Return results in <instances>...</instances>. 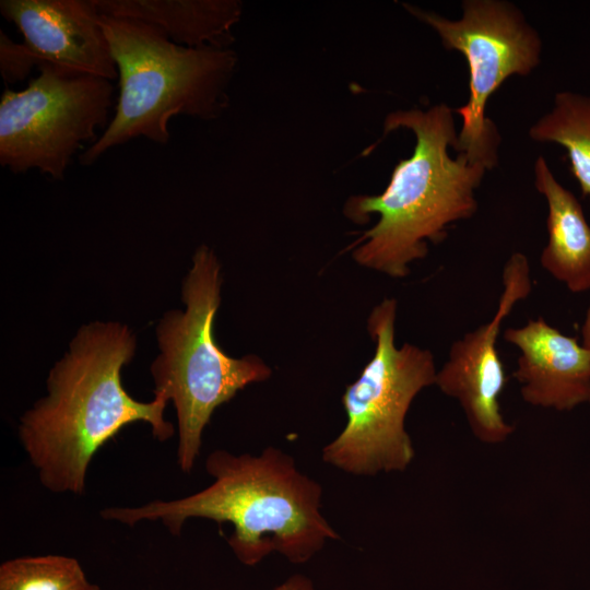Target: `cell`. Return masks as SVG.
<instances>
[{
    "instance_id": "52a82bcc",
    "label": "cell",
    "mask_w": 590,
    "mask_h": 590,
    "mask_svg": "<svg viewBox=\"0 0 590 590\" xmlns=\"http://www.w3.org/2000/svg\"><path fill=\"white\" fill-rule=\"evenodd\" d=\"M430 26L445 49L462 54L469 68V99L453 108L462 118L453 150L492 170L498 164L500 134L485 109L489 97L510 76L529 75L541 62L542 39L523 12L506 0H463L462 16L450 20L404 3Z\"/></svg>"
},
{
    "instance_id": "5bb4252c",
    "label": "cell",
    "mask_w": 590,
    "mask_h": 590,
    "mask_svg": "<svg viewBox=\"0 0 590 590\" xmlns=\"http://www.w3.org/2000/svg\"><path fill=\"white\" fill-rule=\"evenodd\" d=\"M538 142L556 143L566 149L569 169L582 197H590V96L560 91L554 96L551 111L529 129Z\"/></svg>"
},
{
    "instance_id": "8992f818",
    "label": "cell",
    "mask_w": 590,
    "mask_h": 590,
    "mask_svg": "<svg viewBox=\"0 0 590 590\" xmlns=\"http://www.w3.org/2000/svg\"><path fill=\"white\" fill-rule=\"evenodd\" d=\"M397 300L385 298L371 310L367 328L375 353L342 396L346 424L322 449V460L358 476L403 472L415 450L405 417L415 397L435 385L436 365L427 349L397 347Z\"/></svg>"
},
{
    "instance_id": "7c38bea8",
    "label": "cell",
    "mask_w": 590,
    "mask_h": 590,
    "mask_svg": "<svg viewBox=\"0 0 590 590\" xmlns=\"http://www.w3.org/2000/svg\"><path fill=\"white\" fill-rule=\"evenodd\" d=\"M98 13L145 23L177 45L227 47L241 15L235 0H93Z\"/></svg>"
},
{
    "instance_id": "9a60e30c",
    "label": "cell",
    "mask_w": 590,
    "mask_h": 590,
    "mask_svg": "<svg viewBox=\"0 0 590 590\" xmlns=\"http://www.w3.org/2000/svg\"><path fill=\"white\" fill-rule=\"evenodd\" d=\"M90 583L81 564L69 556H23L0 565V590H83Z\"/></svg>"
},
{
    "instance_id": "ffe728a7",
    "label": "cell",
    "mask_w": 590,
    "mask_h": 590,
    "mask_svg": "<svg viewBox=\"0 0 590 590\" xmlns=\"http://www.w3.org/2000/svg\"><path fill=\"white\" fill-rule=\"evenodd\" d=\"M588 590H590V587H589V589H588Z\"/></svg>"
},
{
    "instance_id": "9c48e42d",
    "label": "cell",
    "mask_w": 590,
    "mask_h": 590,
    "mask_svg": "<svg viewBox=\"0 0 590 590\" xmlns=\"http://www.w3.org/2000/svg\"><path fill=\"white\" fill-rule=\"evenodd\" d=\"M502 285L498 306L491 320L451 344L435 380L444 394L458 401L473 436L487 445L502 444L515 432L500 409L507 376L497 351V339L504 320L532 291L530 264L524 253L516 251L507 259Z\"/></svg>"
},
{
    "instance_id": "2e32d148",
    "label": "cell",
    "mask_w": 590,
    "mask_h": 590,
    "mask_svg": "<svg viewBox=\"0 0 590 590\" xmlns=\"http://www.w3.org/2000/svg\"><path fill=\"white\" fill-rule=\"evenodd\" d=\"M43 63L24 43H15L0 32V73L7 85L25 80L34 67L39 68Z\"/></svg>"
},
{
    "instance_id": "30bf717a",
    "label": "cell",
    "mask_w": 590,
    "mask_h": 590,
    "mask_svg": "<svg viewBox=\"0 0 590 590\" xmlns=\"http://www.w3.org/2000/svg\"><path fill=\"white\" fill-rule=\"evenodd\" d=\"M0 12L43 62L109 81L118 76L93 0H1Z\"/></svg>"
},
{
    "instance_id": "d6986e66",
    "label": "cell",
    "mask_w": 590,
    "mask_h": 590,
    "mask_svg": "<svg viewBox=\"0 0 590 590\" xmlns=\"http://www.w3.org/2000/svg\"><path fill=\"white\" fill-rule=\"evenodd\" d=\"M83 590H101L99 586L95 585V583H90L86 588H84Z\"/></svg>"
},
{
    "instance_id": "4fadbf2b",
    "label": "cell",
    "mask_w": 590,
    "mask_h": 590,
    "mask_svg": "<svg viewBox=\"0 0 590 590\" xmlns=\"http://www.w3.org/2000/svg\"><path fill=\"white\" fill-rule=\"evenodd\" d=\"M534 185L547 204L541 267L574 294L590 291V225L582 205L558 182L542 155L534 163Z\"/></svg>"
},
{
    "instance_id": "ba28073f",
    "label": "cell",
    "mask_w": 590,
    "mask_h": 590,
    "mask_svg": "<svg viewBox=\"0 0 590 590\" xmlns=\"http://www.w3.org/2000/svg\"><path fill=\"white\" fill-rule=\"evenodd\" d=\"M22 91L0 98V164L15 174L37 169L64 177L73 155L107 127L114 86L109 80L43 63Z\"/></svg>"
},
{
    "instance_id": "5b68a950",
    "label": "cell",
    "mask_w": 590,
    "mask_h": 590,
    "mask_svg": "<svg viewBox=\"0 0 590 590\" xmlns=\"http://www.w3.org/2000/svg\"><path fill=\"white\" fill-rule=\"evenodd\" d=\"M221 266L214 252L200 246L182 284L184 311H167L156 330L160 354L152 363L154 396L172 400L176 410L177 464L190 473L200 456L202 434L216 408L246 386L270 378L258 356L234 358L213 334L220 305Z\"/></svg>"
},
{
    "instance_id": "277c9868",
    "label": "cell",
    "mask_w": 590,
    "mask_h": 590,
    "mask_svg": "<svg viewBox=\"0 0 590 590\" xmlns=\"http://www.w3.org/2000/svg\"><path fill=\"white\" fill-rule=\"evenodd\" d=\"M119 78L115 115L79 156L94 164L108 150L140 137L165 145L176 115L217 117L227 106V87L237 56L228 47H186L137 20L99 13Z\"/></svg>"
},
{
    "instance_id": "e0dca14e",
    "label": "cell",
    "mask_w": 590,
    "mask_h": 590,
    "mask_svg": "<svg viewBox=\"0 0 590 590\" xmlns=\"http://www.w3.org/2000/svg\"><path fill=\"white\" fill-rule=\"evenodd\" d=\"M273 590H315V586L309 577L294 574Z\"/></svg>"
},
{
    "instance_id": "3957f363",
    "label": "cell",
    "mask_w": 590,
    "mask_h": 590,
    "mask_svg": "<svg viewBox=\"0 0 590 590\" xmlns=\"http://www.w3.org/2000/svg\"><path fill=\"white\" fill-rule=\"evenodd\" d=\"M400 128L414 133L412 155L399 161L380 194L352 197L344 206L345 216L358 224L379 215L351 248L358 264L391 278L406 276L429 244L444 241L453 223L475 214V191L487 172L462 153L450 156L458 132L447 104L391 111L382 137Z\"/></svg>"
},
{
    "instance_id": "8fae6325",
    "label": "cell",
    "mask_w": 590,
    "mask_h": 590,
    "mask_svg": "<svg viewBox=\"0 0 590 590\" xmlns=\"http://www.w3.org/2000/svg\"><path fill=\"white\" fill-rule=\"evenodd\" d=\"M503 338L519 350L514 377L522 400L564 412L590 403V350L543 317L507 328Z\"/></svg>"
},
{
    "instance_id": "ac0fdd59",
    "label": "cell",
    "mask_w": 590,
    "mask_h": 590,
    "mask_svg": "<svg viewBox=\"0 0 590 590\" xmlns=\"http://www.w3.org/2000/svg\"><path fill=\"white\" fill-rule=\"evenodd\" d=\"M581 343L590 350V302L581 324Z\"/></svg>"
},
{
    "instance_id": "7a4b0ae2",
    "label": "cell",
    "mask_w": 590,
    "mask_h": 590,
    "mask_svg": "<svg viewBox=\"0 0 590 590\" xmlns=\"http://www.w3.org/2000/svg\"><path fill=\"white\" fill-rule=\"evenodd\" d=\"M204 468L213 482L194 494L111 506L101 517L129 527L161 521L176 536L192 518L229 523L227 544L246 566L257 565L273 552L304 564L329 540L340 538L321 512L322 486L280 448L270 446L257 456L216 449L206 457Z\"/></svg>"
},
{
    "instance_id": "6da1fadb",
    "label": "cell",
    "mask_w": 590,
    "mask_h": 590,
    "mask_svg": "<svg viewBox=\"0 0 590 590\" xmlns=\"http://www.w3.org/2000/svg\"><path fill=\"white\" fill-rule=\"evenodd\" d=\"M134 351L135 338L121 323L83 326L51 368L47 394L21 416V446L47 491L84 494L93 457L131 423H148L160 441L173 437L164 418L168 400L141 402L122 386L121 368Z\"/></svg>"
}]
</instances>
